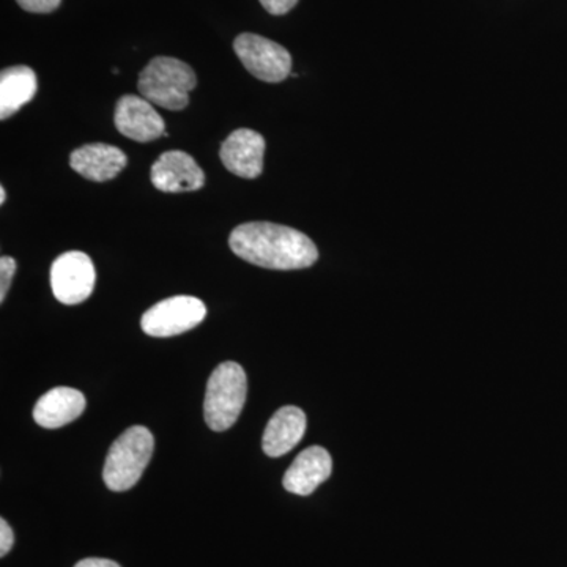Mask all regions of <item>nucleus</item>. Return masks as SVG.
Wrapping results in <instances>:
<instances>
[{"mask_svg":"<svg viewBox=\"0 0 567 567\" xmlns=\"http://www.w3.org/2000/svg\"><path fill=\"white\" fill-rule=\"evenodd\" d=\"M229 245L240 259L270 270H303L319 259L308 235L281 224H241L230 234Z\"/></svg>","mask_w":567,"mask_h":567,"instance_id":"1","label":"nucleus"},{"mask_svg":"<svg viewBox=\"0 0 567 567\" xmlns=\"http://www.w3.org/2000/svg\"><path fill=\"white\" fill-rule=\"evenodd\" d=\"M196 85V73L188 63L164 55L152 59L137 81L142 99L169 111L185 110Z\"/></svg>","mask_w":567,"mask_h":567,"instance_id":"2","label":"nucleus"},{"mask_svg":"<svg viewBox=\"0 0 567 567\" xmlns=\"http://www.w3.org/2000/svg\"><path fill=\"white\" fill-rule=\"evenodd\" d=\"M155 439L144 425H133L114 443L107 453L103 480L112 492H125L136 486L151 462Z\"/></svg>","mask_w":567,"mask_h":567,"instance_id":"3","label":"nucleus"},{"mask_svg":"<svg viewBox=\"0 0 567 567\" xmlns=\"http://www.w3.org/2000/svg\"><path fill=\"white\" fill-rule=\"evenodd\" d=\"M248 395V379L240 364L234 361L219 364L213 371L205 393V423L215 432L233 427L240 416Z\"/></svg>","mask_w":567,"mask_h":567,"instance_id":"4","label":"nucleus"},{"mask_svg":"<svg viewBox=\"0 0 567 567\" xmlns=\"http://www.w3.org/2000/svg\"><path fill=\"white\" fill-rule=\"evenodd\" d=\"M234 51L246 70L264 82H282L292 71V55L276 43L257 33H240L234 40Z\"/></svg>","mask_w":567,"mask_h":567,"instance_id":"5","label":"nucleus"},{"mask_svg":"<svg viewBox=\"0 0 567 567\" xmlns=\"http://www.w3.org/2000/svg\"><path fill=\"white\" fill-rule=\"evenodd\" d=\"M205 316L207 308L199 298L178 295L152 306L142 316L141 324L144 333L152 338H173L203 323Z\"/></svg>","mask_w":567,"mask_h":567,"instance_id":"6","label":"nucleus"},{"mask_svg":"<svg viewBox=\"0 0 567 567\" xmlns=\"http://www.w3.org/2000/svg\"><path fill=\"white\" fill-rule=\"evenodd\" d=\"M96 274L91 257L81 251L63 252L51 267V287L62 305H80L95 287Z\"/></svg>","mask_w":567,"mask_h":567,"instance_id":"7","label":"nucleus"},{"mask_svg":"<svg viewBox=\"0 0 567 567\" xmlns=\"http://www.w3.org/2000/svg\"><path fill=\"white\" fill-rule=\"evenodd\" d=\"M151 181L163 193H189L203 188L205 174L192 155L171 151L153 164Z\"/></svg>","mask_w":567,"mask_h":567,"instance_id":"8","label":"nucleus"},{"mask_svg":"<svg viewBox=\"0 0 567 567\" xmlns=\"http://www.w3.org/2000/svg\"><path fill=\"white\" fill-rule=\"evenodd\" d=\"M115 128L125 137L137 142H151L164 136V121L148 100L125 95L115 107Z\"/></svg>","mask_w":567,"mask_h":567,"instance_id":"9","label":"nucleus"},{"mask_svg":"<svg viewBox=\"0 0 567 567\" xmlns=\"http://www.w3.org/2000/svg\"><path fill=\"white\" fill-rule=\"evenodd\" d=\"M264 153L262 134L240 128L223 142L219 156L229 173L241 178H257L264 171Z\"/></svg>","mask_w":567,"mask_h":567,"instance_id":"10","label":"nucleus"},{"mask_svg":"<svg viewBox=\"0 0 567 567\" xmlns=\"http://www.w3.org/2000/svg\"><path fill=\"white\" fill-rule=\"evenodd\" d=\"M333 472V461L322 446H311L298 454L284 475L282 486L295 495L308 496Z\"/></svg>","mask_w":567,"mask_h":567,"instance_id":"11","label":"nucleus"},{"mask_svg":"<svg viewBox=\"0 0 567 567\" xmlns=\"http://www.w3.org/2000/svg\"><path fill=\"white\" fill-rule=\"evenodd\" d=\"M125 153L114 145L89 144L76 148L70 156L71 169L92 182H107L125 169Z\"/></svg>","mask_w":567,"mask_h":567,"instance_id":"12","label":"nucleus"},{"mask_svg":"<svg viewBox=\"0 0 567 567\" xmlns=\"http://www.w3.org/2000/svg\"><path fill=\"white\" fill-rule=\"evenodd\" d=\"M306 432V415L298 406L287 405L268 421L262 436L264 453L281 457L300 443Z\"/></svg>","mask_w":567,"mask_h":567,"instance_id":"13","label":"nucleus"},{"mask_svg":"<svg viewBox=\"0 0 567 567\" xmlns=\"http://www.w3.org/2000/svg\"><path fill=\"white\" fill-rule=\"evenodd\" d=\"M85 410V398L73 388L59 386L41 395L33 409V420L44 429H59L73 423Z\"/></svg>","mask_w":567,"mask_h":567,"instance_id":"14","label":"nucleus"},{"mask_svg":"<svg viewBox=\"0 0 567 567\" xmlns=\"http://www.w3.org/2000/svg\"><path fill=\"white\" fill-rule=\"evenodd\" d=\"M37 93L35 71L31 66H10L0 73V118L17 114Z\"/></svg>","mask_w":567,"mask_h":567,"instance_id":"15","label":"nucleus"},{"mask_svg":"<svg viewBox=\"0 0 567 567\" xmlns=\"http://www.w3.org/2000/svg\"><path fill=\"white\" fill-rule=\"evenodd\" d=\"M14 271H17V262L13 257L3 256L0 259V301H6L7 293L13 281Z\"/></svg>","mask_w":567,"mask_h":567,"instance_id":"16","label":"nucleus"},{"mask_svg":"<svg viewBox=\"0 0 567 567\" xmlns=\"http://www.w3.org/2000/svg\"><path fill=\"white\" fill-rule=\"evenodd\" d=\"M18 6L29 13H52L61 7L62 0H17Z\"/></svg>","mask_w":567,"mask_h":567,"instance_id":"17","label":"nucleus"},{"mask_svg":"<svg viewBox=\"0 0 567 567\" xmlns=\"http://www.w3.org/2000/svg\"><path fill=\"white\" fill-rule=\"evenodd\" d=\"M265 10L274 17H282V14L292 11L300 0H259Z\"/></svg>","mask_w":567,"mask_h":567,"instance_id":"18","label":"nucleus"},{"mask_svg":"<svg viewBox=\"0 0 567 567\" xmlns=\"http://www.w3.org/2000/svg\"><path fill=\"white\" fill-rule=\"evenodd\" d=\"M14 544L13 529L7 524L6 518H0V557H6Z\"/></svg>","mask_w":567,"mask_h":567,"instance_id":"19","label":"nucleus"},{"mask_svg":"<svg viewBox=\"0 0 567 567\" xmlns=\"http://www.w3.org/2000/svg\"><path fill=\"white\" fill-rule=\"evenodd\" d=\"M74 567H121V565L106 558H85Z\"/></svg>","mask_w":567,"mask_h":567,"instance_id":"20","label":"nucleus"},{"mask_svg":"<svg viewBox=\"0 0 567 567\" xmlns=\"http://www.w3.org/2000/svg\"><path fill=\"white\" fill-rule=\"evenodd\" d=\"M7 193L3 186H0V204H6Z\"/></svg>","mask_w":567,"mask_h":567,"instance_id":"21","label":"nucleus"}]
</instances>
